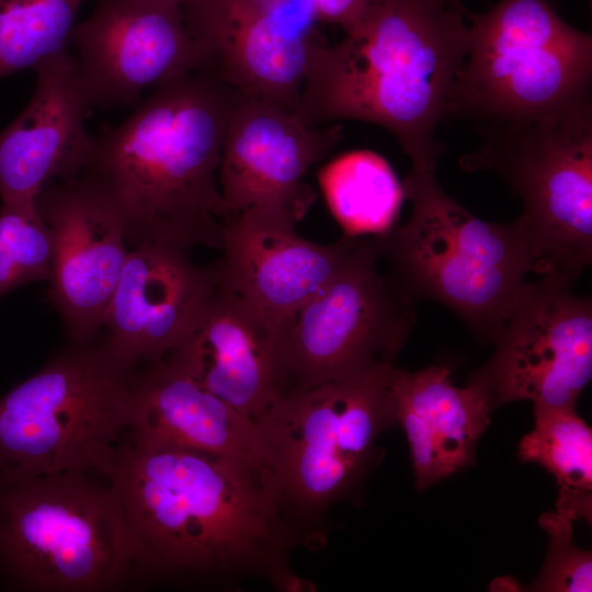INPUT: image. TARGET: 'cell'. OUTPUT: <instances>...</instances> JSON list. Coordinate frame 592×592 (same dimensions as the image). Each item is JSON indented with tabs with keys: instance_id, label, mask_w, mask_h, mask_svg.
<instances>
[{
	"instance_id": "27",
	"label": "cell",
	"mask_w": 592,
	"mask_h": 592,
	"mask_svg": "<svg viewBox=\"0 0 592 592\" xmlns=\"http://www.w3.org/2000/svg\"><path fill=\"white\" fill-rule=\"evenodd\" d=\"M372 0H310L319 22L332 23L348 32L364 15Z\"/></svg>"
},
{
	"instance_id": "25",
	"label": "cell",
	"mask_w": 592,
	"mask_h": 592,
	"mask_svg": "<svg viewBox=\"0 0 592 592\" xmlns=\"http://www.w3.org/2000/svg\"><path fill=\"white\" fill-rule=\"evenodd\" d=\"M52 239L35 201L0 207V298L35 281H47Z\"/></svg>"
},
{
	"instance_id": "5",
	"label": "cell",
	"mask_w": 592,
	"mask_h": 592,
	"mask_svg": "<svg viewBox=\"0 0 592 592\" xmlns=\"http://www.w3.org/2000/svg\"><path fill=\"white\" fill-rule=\"evenodd\" d=\"M140 369L101 334L69 341L0 397V474L105 476L133 423Z\"/></svg>"
},
{
	"instance_id": "4",
	"label": "cell",
	"mask_w": 592,
	"mask_h": 592,
	"mask_svg": "<svg viewBox=\"0 0 592 592\" xmlns=\"http://www.w3.org/2000/svg\"><path fill=\"white\" fill-rule=\"evenodd\" d=\"M401 184L409 219L374 235L387 276L411 304L440 303L492 342L532 272L519 228L474 216L433 171L411 169Z\"/></svg>"
},
{
	"instance_id": "2",
	"label": "cell",
	"mask_w": 592,
	"mask_h": 592,
	"mask_svg": "<svg viewBox=\"0 0 592 592\" xmlns=\"http://www.w3.org/2000/svg\"><path fill=\"white\" fill-rule=\"evenodd\" d=\"M465 14L439 0H372L341 41L314 47L294 115L309 127L378 125L412 169L435 172L443 151L435 130L467 53Z\"/></svg>"
},
{
	"instance_id": "6",
	"label": "cell",
	"mask_w": 592,
	"mask_h": 592,
	"mask_svg": "<svg viewBox=\"0 0 592 592\" xmlns=\"http://www.w3.org/2000/svg\"><path fill=\"white\" fill-rule=\"evenodd\" d=\"M0 574L30 592H113L135 582L109 483L78 471L0 474Z\"/></svg>"
},
{
	"instance_id": "28",
	"label": "cell",
	"mask_w": 592,
	"mask_h": 592,
	"mask_svg": "<svg viewBox=\"0 0 592 592\" xmlns=\"http://www.w3.org/2000/svg\"><path fill=\"white\" fill-rule=\"evenodd\" d=\"M158 1L169 2V3L177 4L179 7H183L184 4L189 3L192 0H158Z\"/></svg>"
},
{
	"instance_id": "16",
	"label": "cell",
	"mask_w": 592,
	"mask_h": 592,
	"mask_svg": "<svg viewBox=\"0 0 592 592\" xmlns=\"http://www.w3.org/2000/svg\"><path fill=\"white\" fill-rule=\"evenodd\" d=\"M342 138V126L309 127L281 105L240 94L224 140L218 186L227 215L278 205L300 220L316 198L304 178Z\"/></svg>"
},
{
	"instance_id": "20",
	"label": "cell",
	"mask_w": 592,
	"mask_h": 592,
	"mask_svg": "<svg viewBox=\"0 0 592 592\" xmlns=\"http://www.w3.org/2000/svg\"><path fill=\"white\" fill-rule=\"evenodd\" d=\"M390 396L397 425L409 443L419 491L473 464L492 411L479 385L469 380L465 387L455 386L442 364L415 372L395 366Z\"/></svg>"
},
{
	"instance_id": "26",
	"label": "cell",
	"mask_w": 592,
	"mask_h": 592,
	"mask_svg": "<svg viewBox=\"0 0 592 592\" xmlns=\"http://www.w3.org/2000/svg\"><path fill=\"white\" fill-rule=\"evenodd\" d=\"M539 523L549 534V546L542 571L531 584L535 591L590 592L591 553L572 542V521L560 514L545 513Z\"/></svg>"
},
{
	"instance_id": "3",
	"label": "cell",
	"mask_w": 592,
	"mask_h": 592,
	"mask_svg": "<svg viewBox=\"0 0 592 592\" xmlns=\"http://www.w3.org/2000/svg\"><path fill=\"white\" fill-rule=\"evenodd\" d=\"M239 95L213 71H198L157 87L94 138L82 173L115 205L126 241L219 250L227 213L217 173Z\"/></svg>"
},
{
	"instance_id": "22",
	"label": "cell",
	"mask_w": 592,
	"mask_h": 592,
	"mask_svg": "<svg viewBox=\"0 0 592 592\" xmlns=\"http://www.w3.org/2000/svg\"><path fill=\"white\" fill-rule=\"evenodd\" d=\"M318 181L345 235H380L396 225L405 200L403 189L390 164L378 153H344L319 170Z\"/></svg>"
},
{
	"instance_id": "9",
	"label": "cell",
	"mask_w": 592,
	"mask_h": 592,
	"mask_svg": "<svg viewBox=\"0 0 592 592\" xmlns=\"http://www.w3.org/2000/svg\"><path fill=\"white\" fill-rule=\"evenodd\" d=\"M467 53L449 114L483 125L543 116L590 98L592 37L548 0H499L467 13Z\"/></svg>"
},
{
	"instance_id": "17",
	"label": "cell",
	"mask_w": 592,
	"mask_h": 592,
	"mask_svg": "<svg viewBox=\"0 0 592 592\" xmlns=\"http://www.w3.org/2000/svg\"><path fill=\"white\" fill-rule=\"evenodd\" d=\"M217 283V262L200 264L190 249L137 246L128 251L100 334L130 365L159 363L183 343Z\"/></svg>"
},
{
	"instance_id": "15",
	"label": "cell",
	"mask_w": 592,
	"mask_h": 592,
	"mask_svg": "<svg viewBox=\"0 0 592 592\" xmlns=\"http://www.w3.org/2000/svg\"><path fill=\"white\" fill-rule=\"evenodd\" d=\"M299 220L278 205H260L221 220L218 281L275 325L277 331L352 257L363 236L310 241Z\"/></svg>"
},
{
	"instance_id": "23",
	"label": "cell",
	"mask_w": 592,
	"mask_h": 592,
	"mask_svg": "<svg viewBox=\"0 0 592 592\" xmlns=\"http://www.w3.org/2000/svg\"><path fill=\"white\" fill-rule=\"evenodd\" d=\"M574 409L534 406V429L520 441L519 457L555 476L560 486L557 512L571 521H590L592 431Z\"/></svg>"
},
{
	"instance_id": "1",
	"label": "cell",
	"mask_w": 592,
	"mask_h": 592,
	"mask_svg": "<svg viewBox=\"0 0 592 592\" xmlns=\"http://www.w3.org/2000/svg\"><path fill=\"white\" fill-rule=\"evenodd\" d=\"M105 477L140 583L227 589L261 579L300 591L292 551L325 543L294 520L264 465L127 431Z\"/></svg>"
},
{
	"instance_id": "19",
	"label": "cell",
	"mask_w": 592,
	"mask_h": 592,
	"mask_svg": "<svg viewBox=\"0 0 592 592\" xmlns=\"http://www.w3.org/2000/svg\"><path fill=\"white\" fill-rule=\"evenodd\" d=\"M277 329L219 281L183 343L168 357L253 422L278 396Z\"/></svg>"
},
{
	"instance_id": "13",
	"label": "cell",
	"mask_w": 592,
	"mask_h": 592,
	"mask_svg": "<svg viewBox=\"0 0 592 592\" xmlns=\"http://www.w3.org/2000/svg\"><path fill=\"white\" fill-rule=\"evenodd\" d=\"M181 9L223 82L295 113L311 52L323 41L310 0H192Z\"/></svg>"
},
{
	"instance_id": "12",
	"label": "cell",
	"mask_w": 592,
	"mask_h": 592,
	"mask_svg": "<svg viewBox=\"0 0 592 592\" xmlns=\"http://www.w3.org/2000/svg\"><path fill=\"white\" fill-rule=\"evenodd\" d=\"M70 45L90 109L128 106L147 88L213 71L181 7L158 0H98Z\"/></svg>"
},
{
	"instance_id": "21",
	"label": "cell",
	"mask_w": 592,
	"mask_h": 592,
	"mask_svg": "<svg viewBox=\"0 0 592 592\" xmlns=\"http://www.w3.org/2000/svg\"><path fill=\"white\" fill-rule=\"evenodd\" d=\"M128 431L150 442L267 467L257 423L168 358L141 367Z\"/></svg>"
},
{
	"instance_id": "7",
	"label": "cell",
	"mask_w": 592,
	"mask_h": 592,
	"mask_svg": "<svg viewBox=\"0 0 592 592\" xmlns=\"http://www.w3.org/2000/svg\"><path fill=\"white\" fill-rule=\"evenodd\" d=\"M394 367L278 395L255 422L286 509L323 540L327 511L358 491L383 457L379 434L397 426Z\"/></svg>"
},
{
	"instance_id": "11",
	"label": "cell",
	"mask_w": 592,
	"mask_h": 592,
	"mask_svg": "<svg viewBox=\"0 0 592 592\" xmlns=\"http://www.w3.org/2000/svg\"><path fill=\"white\" fill-rule=\"evenodd\" d=\"M570 281H526L492 343L491 357L470 380L493 409L520 400L576 408L592 376V304Z\"/></svg>"
},
{
	"instance_id": "10",
	"label": "cell",
	"mask_w": 592,
	"mask_h": 592,
	"mask_svg": "<svg viewBox=\"0 0 592 592\" xmlns=\"http://www.w3.org/2000/svg\"><path fill=\"white\" fill-rule=\"evenodd\" d=\"M375 236L278 328V395L395 366L413 304L379 270Z\"/></svg>"
},
{
	"instance_id": "29",
	"label": "cell",
	"mask_w": 592,
	"mask_h": 592,
	"mask_svg": "<svg viewBox=\"0 0 592 592\" xmlns=\"http://www.w3.org/2000/svg\"><path fill=\"white\" fill-rule=\"evenodd\" d=\"M439 1H441V2H443V3H445V4H448V5H452V7L464 8V7L460 4L459 0H439Z\"/></svg>"
},
{
	"instance_id": "14",
	"label": "cell",
	"mask_w": 592,
	"mask_h": 592,
	"mask_svg": "<svg viewBox=\"0 0 592 592\" xmlns=\"http://www.w3.org/2000/svg\"><path fill=\"white\" fill-rule=\"evenodd\" d=\"M35 204L52 239L48 299L69 341L93 340L128 254L122 217L84 173L49 182Z\"/></svg>"
},
{
	"instance_id": "8",
	"label": "cell",
	"mask_w": 592,
	"mask_h": 592,
	"mask_svg": "<svg viewBox=\"0 0 592 592\" xmlns=\"http://www.w3.org/2000/svg\"><path fill=\"white\" fill-rule=\"evenodd\" d=\"M481 132L480 147L459 166L498 173L521 198L514 224L532 272L573 282L592 261L591 99Z\"/></svg>"
},
{
	"instance_id": "18",
	"label": "cell",
	"mask_w": 592,
	"mask_h": 592,
	"mask_svg": "<svg viewBox=\"0 0 592 592\" xmlns=\"http://www.w3.org/2000/svg\"><path fill=\"white\" fill-rule=\"evenodd\" d=\"M34 93L21 114L0 132L2 203H31L55 179L82 173L94 137L86 126L90 109L78 65L68 52L34 68Z\"/></svg>"
},
{
	"instance_id": "24",
	"label": "cell",
	"mask_w": 592,
	"mask_h": 592,
	"mask_svg": "<svg viewBox=\"0 0 592 592\" xmlns=\"http://www.w3.org/2000/svg\"><path fill=\"white\" fill-rule=\"evenodd\" d=\"M83 0H0V79L67 52Z\"/></svg>"
}]
</instances>
